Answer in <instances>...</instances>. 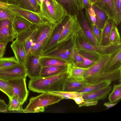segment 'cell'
I'll return each mask as SVG.
<instances>
[{"mask_svg":"<svg viewBox=\"0 0 121 121\" xmlns=\"http://www.w3.org/2000/svg\"><path fill=\"white\" fill-rule=\"evenodd\" d=\"M67 71L54 76L30 79L29 89L38 93L62 91L63 83L68 76Z\"/></svg>","mask_w":121,"mask_h":121,"instance_id":"1","label":"cell"},{"mask_svg":"<svg viewBox=\"0 0 121 121\" xmlns=\"http://www.w3.org/2000/svg\"><path fill=\"white\" fill-rule=\"evenodd\" d=\"M39 12L45 20L53 25L68 15L63 6L56 0H41Z\"/></svg>","mask_w":121,"mask_h":121,"instance_id":"2","label":"cell"},{"mask_svg":"<svg viewBox=\"0 0 121 121\" xmlns=\"http://www.w3.org/2000/svg\"><path fill=\"white\" fill-rule=\"evenodd\" d=\"M63 99L62 97L50 92L42 93L30 99L28 104L23 109V113L43 112L45 108L57 103Z\"/></svg>","mask_w":121,"mask_h":121,"instance_id":"3","label":"cell"},{"mask_svg":"<svg viewBox=\"0 0 121 121\" xmlns=\"http://www.w3.org/2000/svg\"><path fill=\"white\" fill-rule=\"evenodd\" d=\"M74 42L76 48L91 52L101 56L110 55L121 48V44L103 46L90 44L85 39L80 28L75 34Z\"/></svg>","mask_w":121,"mask_h":121,"instance_id":"4","label":"cell"},{"mask_svg":"<svg viewBox=\"0 0 121 121\" xmlns=\"http://www.w3.org/2000/svg\"><path fill=\"white\" fill-rule=\"evenodd\" d=\"M74 35L67 40L59 44L55 47L42 56L58 57L67 63L73 61L72 51L73 48H75Z\"/></svg>","mask_w":121,"mask_h":121,"instance_id":"5","label":"cell"},{"mask_svg":"<svg viewBox=\"0 0 121 121\" xmlns=\"http://www.w3.org/2000/svg\"><path fill=\"white\" fill-rule=\"evenodd\" d=\"M76 18L80 29L86 41L92 45H99L95 38L92 31V23L84 9L78 10Z\"/></svg>","mask_w":121,"mask_h":121,"instance_id":"6","label":"cell"},{"mask_svg":"<svg viewBox=\"0 0 121 121\" xmlns=\"http://www.w3.org/2000/svg\"><path fill=\"white\" fill-rule=\"evenodd\" d=\"M8 7L17 15L25 19L34 26L39 27L52 24L45 20L39 12H34L12 5H9Z\"/></svg>","mask_w":121,"mask_h":121,"instance_id":"7","label":"cell"},{"mask_svg":"<svg viewBox=\"0 0 121 121\" xmlns=\"http://www.w3.org/2000/svg\"><path fill=\"white\" fill-rule=\"evenodd\" d=\"M109 55L102 56L99 60L88 69L84 74V79L91 84L98 82L102 80V71L108 60Z\"/></svg>","mask_w":121,"mask_h":121,"instance_id":"8","label":"cell"},{"mask_svg":"<svg viewBox=\"0 0 121 121\" xmlns=\"http://www.w3.org/2000/svg\"><path fill=\"white\" fill-rule=\"evenodd\" d=\"M27 76L24 65L18 63L9 67L0 68V79L4 81L26 78Z\"/></svg>","mask_w":121,"mask_h":121,"instance_id":"9","label":"cell"},{"mask_svg":"<svg viewBox=\"0 0 121 121\" xmlns=\"http://www.w3.org/2000/svg\"><path fill=\"white\" fill-rule=\"evenodd\" d=\"M26 79V78H22L8 81L12 87L13 96L22 105L26 101L29 95Z\"/></svg>","mask_w":121,"mask_h":121,"instance_id":"10","label":"cell"},{"mask_svg":"<svg viewBox=\"0 0 121 121\" xmlns=\"http://www.w3.org/2000/svg\"><path fill=\"white\" fill-rule=\"evenodd\" d=\"M76 15H68L58 41V44L66 41L74 35L79 29Z\"/></svg>","mask_w":121,"mask_h":121,"instance_id":"11","label":"cell"},{"mask_svg":"<svg viewBox=\"0 0 121 121\" xmlns=\"http://www.w3.org/2000/svg\"><path fill=\"white\" fill-rule=\"evenodd\" d=\"M40 56L27 55L24 64L27 76L30 79L39 77L42 67L39 61Z\"/></svg>","mask_w":121,"mask_h":121,"instance_id":"12","label":"cell"},{"mask_svg":"<svg viewBox=\"0 0 121 121\" xmlns=\"http://www.w3.org/2000/svg\"><path fill=\"white\" fill-rule=\"evenodd\" d=\"M66 16L56 24L43 48V55L52 49L58 44V41L65 23Z\"/></svg>","mask_w":121,"mask_h":121,"instance_id":"13","label":"cell"},{"mask_svg":"<svg viewBox=\"0 0 121 121\" xmlns=\"http://www.w3.org/2000/svg\"><path fill=\"white\" fill-rule=\"evenodd\" d=\"M38 27L34 26L29 29L16 35V39L23 43L27 55L34 44Z\"/></svg>","mask_w":121,"mask_h":121,"instance_id":"14","label":"cell"},{"mask_svg":"<svg viewBox=\"0 0 121 121\" xmlns=\"http://www.w3.org/2000/svg\"><path fill=\"white\" fill-rule=\"evenodd\" d=\"M16 38L12 22L7 19L0 21V42H13Z\"/></svg>","mask_w":121,"mask_h":121,"instance_id":"15","label":"cell"},{"mask_svg":"<svg viewBox=\"0 0 121 121\" xmlns=\"http://www.w3.org/2000/svg\"><path fill=\"white\" fill-rule=\"evenodd\" d=\"M95 4L105 12L108 16L109 19L113 20L116 24V12L113 0H97Z\"/></svg>","mask_w":121,"mask_h":121,"instance_id":"16","label":"cell"},{"mask_svg":"<svg viewBox=\"0 0 121 121\" xmlns=\"http://www.w3.org/2000/svg\"><path fill=\"white\" fill-rule=\"evenodd\" d=\"M84 79L77 80L68 77L63 83L62 91H75L91 84Z\"/></svg>","mask_w":121,"mask_h":121,"instance_id":"17","label":"cell"},{"mask_svg":"<svg viewBox=\"0 0 121 121\" xmlns=\"http://www.w3.org/2000/svg\"><path fill=\"white\" fill-rule=\"evenodd\" d=\"M61 4L67 11L68 15H76L78 11L83 9L82 0H56Z\"/></svg>","mask_w":121,"mask_h":121,"instance_id":"18","label":"cell"},{"mask_svg":"<svg viewBox=\"0 0 121 121\" xmlns=\"http://www.w3.org/2000/svg\"><path fill=\"white\" fill-rule=\"evenodd\" d=\"M110 85L97 91L83 94L82 96L84 101H97L106 97L112 90Z\"/></svg>","mask_w":121,"mask_h":121,"instance_id":"19","label":"cell"},{"mask_svg":"<svg viewBox=\"0 0 121 121\" xmlns=\"http://www.w3.org/2000/svg\"><path fill=\"white\" fill-rule=\"evenodd\" d=\"M13 42L11 47L16 59L18 63L24 65L27 56L24 45L17 39Z\"/></svg>","mask_w":121,"mask_h":121,"instance_id":"20","label":"cell"},{"mask_svg":"<svg viewBox=\"0 0 121 121\" xmlns=\"http://www.w3.org/2000/svg\"><path fill=\"white\" fill-rule=\"evenodd\" d=\"M67 65L42 67L40 77L45 78L57 75L67 71Z\"/></svg>","mask_w":121,"mask_h":121,"instance_id":"21","label":"cell"},{"mask_svg":"<svg viewBox=\"0 0 121 121\" xmlns=\"http://www.w3.org/2000/svg\"><path fill=\"white\" fill-rule=\"evenodd\" d=\"M68 76L77 80L84 79V73L89 68H84L76 65L73 61L68 63Z\"/></svg>","mask_w":121,"mask_h":121,"instance_id":"22","label":"cell"},{"mask_svg":"<svg viewBox=\"0 0 121 121\" xmlns=\"http://www.w3.org/2000/svg\"><path fill=\"white\" fill-rule=\"evenodd\" d=\"M13 27L16 35L27 30L34 25L25 19L16 14L12 23Z\"/></svg>","mask_w":121,"mask_h":121,"instance_id":"23","label":"cell"},{"mask_svg":"<svg viewBox=\"0 0 121 121\" xmlns=\"http://www.w3.org/2000/svg\"><path fill=\"white\" fill-rule=\"evenodd\" d=\"M56 24H50L38 27L34 45L49 37Z\"/></svg>","mask_w":121,"mask_h":121,"instance_id":"24","label":"cell"},{"mask_svg":"<svg viewBox=\"0 0 121 121\" xmlns=\"http://www.w3.org/2000/svg\"><path fill=\"white\" fill-rule=\"evenodd\" d=\"M95 12V25L102 30L109 19L106 13L98 7L95 4H92Z\"/></svg>","mask_w":121,"mask_h":121,"instance_id":"25","label":"cell"},{"mask_svg":"<svg viewBox=\"0 0 121 121\" xmlns=\"http://www.w3.org/2000/svg\"><path fill=\"white\" fill-rule=\"evenodd\" d=\"M39 61L42 67L68 65V63L65 60L55 57L42 56H40Z\"/></svg>","mask_w":121,"mask_h":121,"instance_id":"26","label":"cell"},{"mask_svg":"<svg viewBox=\"0 0 121 121\" xmlns=\"http://www.w3.org/2000/svg\"><path fill=\"white\" fill-rule=\"evenodd\" d=\"M112 82L109 80H104L98 82L91 84L77 91L76 92L83 94L92 92L110 85Z\"/></svg>","mask_w":121,"mask_h":121,"instance_id":"27","label":"cell"},{"mask_svg":"<svg viewBox=\"0 0 121 121\" xmlns=\"http://www.w3.org/2000/svg\"><path fill=\"white\" fill-rule=\"evenodd\" d=\"M115 23L112 20L109 19L102 30V36L100 45L108 46L110 44L109 40L111 29Z\"/></svg>","mask_w":121,"mask_h":121,"instance_id":"28","label":"cell"},{"mask_svg":"<svg viewBox=\"0 0 121 121\" xmlns=\"http://www.w3.org/2000/svg\"><path fill=\"white\" fill-rule=\"evenodd\" d=\"M21 4L19 6L25 9L39 12V7L36 0H20Z\"/></svg>","mask_w":121,"mask_h":121,"instance_id":"29","label":"cell"},{"mask_svg":"<svg viewBox=\"0 0 121 121\" xmlns=\"http://www.w3.org/2000/svg\"><path fill=\"white\" fill-rule=\"evenodd\" d=\"M49 37L34 44L30 49L28 55L42 56L43 55V49Z\"/></svg>","mask_w":121,"mask_h":121,"instance_id":"30","label":"cell"},{"mask_svg":"<svg viewBox=\"0 0 121 121\" xmlns=\"http://www.w3.org/2000/svg\"><path fill=\"white\" fill-rule=\"evenodd\" d=\"M114 23L112 26L109 40L110 44L117 45L121 44V38L118 30Z\"/></svg>","mask_w":121,"mask_h":121,"instance_id":"31","label":"cell"},{"mask_svg":"<svg viewBox=\"0 0 121 121\" xmlns=\"http://www.w3.org/2000/svg\"><path fill=\"white\" fill-rule=\"evenodd\" d=\"M21 103L14 96L9 99L8 105V111L23 112V109Z\"/></svg>","mask_w":121,"mask_h":121,"instance_id":"32","label":"cell"},{"mask_svg":"<svg viewBox=\"0 0 121 121\" xmlns=\"http://www.w3.org/2000/svg\"><path fill=\"white\" fill-rule=\"evenodd\" d=\"M16 14L8 7L6 8H0V21L7 19L12 23L16 17Z\"/></svg>","mask_w":121,"mask_h":121,"instance_id":"33","label":"cell"},{"mask_svg":"<svg viewBox=\"0 0 121 121\" xmlns=\"http://www.w3.org/2000/svg\"><path fill=\"white\" fill-rule=\"evenodd\" d=\"M121 98V84L120 83L114 85L113 90L109 96V99L111 103H113Z\"/></svg>","mask_w":121,"mask_h":121,"instance_id":"34","label":"cell"},{"mask_svg":"<svg viewBox=\"0 0 121 121\" xmlns=\"http://www.w3.org/2000/svg\"><path fill=\"white\" fill-rule=\"evenodd\" d=\"M52 94L59 95L63 99H72L75 98L82 96L83 94L82 93L75 91H51L49 92Z\"/></svg>","mask_w":121,"mask_h":121,"instance_id":"35","label":"cell"},{"mask_svg":"<svg viewBox=\"0 0 121 121\" xmlns=\"http://www.w3.org/2000/svg\"><path fill=\"white\" fill-rule=\"evenodd\" d=\"M0 90L6 94L9 99L13 97L12 87L8 81L0 79Z\"/></svg>","mask_w":121,"mask_h":121,"instance_id":"36","label":"cell"},{"mask_svg":"<svg viewBox=\"0 0 121 121\" xmlns=\"http://www.w3.org/2000/svg\"><path fill=\"white\" fill-rule=\"evenodd\" d=\"M78 49L79 53L81 55L87 58L96 61L99 60L102 56L89 51L81 49Z\"/></svg>","mask_w":121,"mask_h":121,"instance_id":"37","label":"cell"},{"mask_svg":"<svg viewBox=\"0 0 121 121\" xmlns=\"http://www.w3.org/2000/svg\"><path fill=\"white\" fill-rule=\"evenodd\" d=\"M18 63L15 57L0 58V68L11 66Z\"/></svg>","mask_w":121,"mask_h":121,"instance_id":"38","label":"cell"},{"mask_svg":"<svg viewBox=\"0 0 121 121\" xmlns=\"http://www.w3.org/2000/svg\"><path fill=\"white\" fill-rule=\"evenodd\" d=\"M81 56L83 59V62L81 63L75 64L79 67L84 68H89L94 65L97 62Z\"/></svg>","mask_w":121,"mask_h":121,"instance_id":"39","label":"cell"},{"mask_svg":"<svg viewBox=\"0 0 121 121\" xmlns=\"http://www.w3.org/2000/svg\"><path fill=\"white\" fill-rule=\"evenodd\" d=\"M92 31L95 39L100 45L101 41L102 30L98 27L95 25H91Z\"/></svg>","mask_w":121,"mask_h":121,"instance_id":"40","label":"cell"},{"mask_svg":"<svg viewBox=\"0 0 121 121\" xmlns=\"http://www.w3.org/2000/svg\"><path fill=\"white\" fill-rule=\"evenodd\" d=\"M115 5L117 14V22L116 24L118 25L121 20V0H113Z\"/></svg>","mask_w":121,"mask_h":121,"instance_id":"41","label":"cell"},{"mask_svg":"<svg viewBox=\"0 0 121 121\" xmlns=\"http://www.w3.org/2000/svg\"><path fill=\"white\" fill-rule=\"evenodd\" d=\"M84 9L92 24L93 25H95V15L92 4L87 9Z\"/></svg>","mask_w":121,"mask_h":121,"instance_id":"42","label":"cell"},{"mask_svg":"<svg viewBox=\"0 0 121 121\" xmlns=\"http://www.w3.org/2000/svg\"><path fill=\"white\" fill-rule=\"evenodd\" d=\"M74 60L73 62L75 65L82 63L83 62V60L79 53L77 49L75 48Z\"/></svg>","mask_w":121,"mask_h":121,"instance_id":"43","label":"cell"},{"mask_svg":"<svg viewBox=\"0 0 121 121\" xmlns=\"http://www.w3.org/2000/svg\"><path fill=\"white\" fill-rule=\"evenodd\" d=\"M8 43L5 41L0 42V58H2L5 54L6 46Z\"/></svg>","mask_w":121,"mask_h":121,"instance_id":"44","label":"cell"},{"mask_svg":"<svg viewBox=\"0 0 121 121\" xmlns=\"http://www.w3.org/2000/svg\"><path fill=\"white\" fill-rule=\"evenodd\" d=\"M8 105L3 99L0 98V112L7 113L8 112Z\"/></svg>","mask_w":121,"mask_h":121,"instance_id":"45","label":"cell"},{"mask_svg":"<svg viewBox=\"0 0 121 121\" xmlns=\"http://www.w3.org/2000/svg\"><path fill=\"white\" fill-rule=\"evenodd\" d=\"M0 1L18 6H19L21 3L20 0H0Z\"/></svg>","mask_w":121,"mask_h":121,"instance_id":"46","label":"cell"},{"mask_svg":"<svg viewBox=\"0 0 121 121\" xmlns=\"http://www.w3.org/2000/svg\"><path fill=\"white\" fill-rule=\"evenodd\" d=\"M97 101H84L78 105L80 107L82 106H89L96 105L98 103Z\"/></svg>","mask_w":121,"mask_h":121,"instance_id":"47","label":"cell"},{"mask_svg":"<svg viewBox=\"0 0 121 121\" xmlns=\"http://www.w3.org/2000/svg\"><path fill=\"white\" fill-rule=\"evenodd\" d=\"M76 103L79 105L84 101V99L82 96L78 97L73 99Z\"/></svg>","mask_w":121,"mask_h":121,"instance_id":"48","label":"cell"},{"mask_svg":"<svg viewBox=\"0 0 121 121\" xmlns=\"http://www.w3.org/2000/svg\"><path fill=\"white\" fill-rule=\"evenodd\" d=\"M82 1L84 9H87L92 4L89 0H82Z\"/></svg>","mask_w":121,"mask_h":121,"instance_id":"49","label":"cell"},{"mask_svg":"<svg viewBox=\"0 0 121 121\" xmlns=\"http://www.w3.org/2000/svg\"><path fill=\"white\" fill-rule=\"evenodd\" d=\"M117 103H111L109 102H106L104 104V105L106 106L107 109H108L115 105Z\"/></svg>","mask_w":121,"mask_h":121,"instance_id":"50","label":"cell"},{"mask_svg":"<svg viewBox=\"0 0 121 121\" xmlns=\"http://www.w3.org/2000/svg\"><path fill=\"white\" fill-rule=\"evenodd\" d=\"M9 5V4L0 1V8H6L8 7Z\"/></svg>","mask_w":121,"mask_h":121,"instance_id":"51","label":"cell"},{"mask_svg":"<svg viewBox=\"0 0 121 121\" xmlns=\"http://www.w3.org/2000/svg\"><path fill=\"white\" fill-rule=\"evenodd\" d=\"M38 4L39 5V8L40 7L41 4V0H36Z\"/></svg>","mask_w":121,"mask_h":121,"instance_id":"52","label":"cell"},{"mask_svg":"<svg viewBox=\"0 0 121 121\" xmlns=\"http://www.w3.org/2000/svg\"><path fill=\"white\" fill-rule=\"evenodd\" d=\"M89 1L91 3L93 4H95L96 1L97 0H89Z\"/></svg>","mask_w":121,"mask_h":121,"instance_id":"53","label":"cell"}]
</instances>
